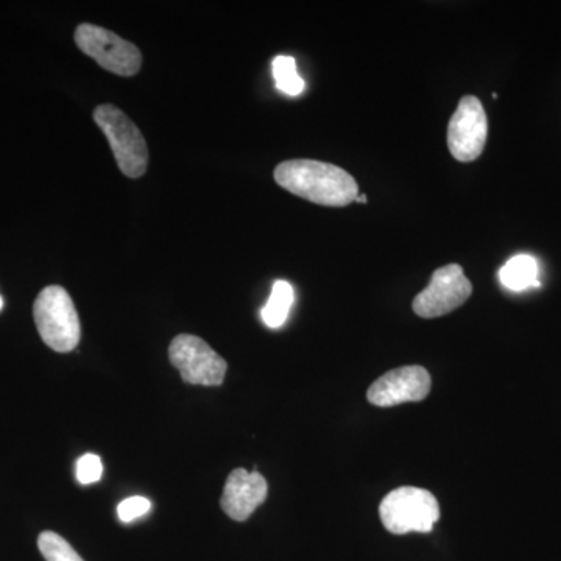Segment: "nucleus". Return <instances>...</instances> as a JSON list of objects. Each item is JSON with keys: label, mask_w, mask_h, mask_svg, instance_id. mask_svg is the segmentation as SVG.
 Here are the masks:
<instances>
[{"label": "nucleus", "mask_w": 561, "mask_h": 561, "mask_svg": "<svg viewBox=\"0 0 561 561\" xmlns=\"http://www.w3.org/2000/svg\"><path fill=\"white\" fill-rule=\"evenodd\" d=\"M273 176L283 190L316 205L343 208L359 197L356 180L330 162L284 161L276 165Z\"/></svg>", "instance_id": "f257e3e1"}, {"label": "nucleus", "mask_w": 561, "mask_h": 561, "mask_svg": "<svg viewBox=\"0 0 561 561\" xmlns=\"http://www.w3.org/2000/svg\"><path fill=\"white\" fill-rule=\"evenodd\" d=\"M33 319L43 342L57 353H70L81 337L79 313L68 290L49 286L39 291L33 305Z\"/></svg>", "instance_id": "f03ea898"}, {"label": "nucleus", "mask_w": 561, "mask_h": 561, "mask_svg": "<svg viewBox=\"0 0 561 561\" xmlns=\"http://www.w3.org/2000/svg\"><path fill=\"white\" fill-rule=\"evenodd\" d=\"M94 122L108 139L121 172L128 179H140L149 168V147L135 122L111 103L94 110Z\"/></svg>", "instance_id": "7ed1b4c3"}, {"label": "nucleus", "mask_w": 561, "mask_h": 561, "mask_svg": "<svg viewBox=\"0 0 561 561\" xmlns=\"http://www.w3.org/2000/svg\"><path fill=\"white\" fill-rule=\"evenodd\" d=\"M379 515L383 527L390 534H427L440 519V505L431 491L416 486H400L383 497L379 505Z\"/></svg>", "instance_id": "20e7f679"}, {"label": "nucleus", "mask_w": 561, "mask_h": 561, "mask_svg": "<svg viewBox=\"0 0 561 561\" xmlns=\"http://www.w3.org/2000/svg\"><path fill=\"white\" fill-rule=\"evenodd\" d=\"M73 38L87 57L116 76H136L142 66V54L135 44L99 25L80 24Z\"/></svg>", "instance_id": "39448f33"}, {"label": "nucleus", "mask_w": 561, "mask_h": 561, "mask_svg": "<svg viewBox=\"0 0 561 561\" xmlns=\"http://www.w3.org/2000/svg\"><path fill=\"white\" fill-rule=\"evenodd\" d=\"M169 359L192 386L219 387L227 375V362L197 335H176L169 346Z\"/></svg>", "instance_id": "423d86ee"}, {"label": "nucleus", "mask_w": 561, "mask_h": 561, "mask_svg": "<svg viewBox=\"0 0 561 561\" xmlns=\"http://www.w3.org/2000/svg\"><path fill=\"white\" fill-rule=\"evenodd\" d=\"M472 294L471 280L459 264H449L432 273L430 286L416 295L413 312L423 319H437L460 308Z\"/></svg>", "instance_id": "0eeeda50"}, {"label": "nucleus", "mask_w": 561, "mask_h": 561, "mask_svg": "<svg viewBox=\"0 0 561 561\" xmlns=\"http://www.w3.org/2000/svg\"><path fill=\"white\" fill-rule=\"evenodd\" d=\"M489 138V119L482 102L465 95L448 125V147L457 161L471 162L481 157Z\"/></svg>", "instance_id": "6e6552de"}, {"label": "nucleus", "mask_w": 561, "mask_h": 561, "mask_svg": "<svg viewBox=\"0 0 561 561\" xmlns=\"http://www.w3.org/2000/svg\"><path fill=\"white\" fill-rule=\"evenodd\" d=\"M432 387L430 371L419 365L394 368L376 379L367 398L376 408H393L404 402L426 400Z\"/></svg>", "instance_id": "1a4fd4ad"}, {"label": "nucleus", "mask_w": 561, "mask_h": 561, "mask_svg": "<svg viewBox=\"0 0 561 561\" xmlns=\"http://www.w3.org/2000/svg\"><path fill=\"white\" fill-rule=\"evenodd\" d=\"M268 485L256 470L238 468L228 476L221 494V511L234 522H245L267 500Z\"/></svg>", "instance_id": "9d476101"}, {"label": "nucleus", "mask_w": 561, "mask_h": 561, "mask_svg": "<svg viewBox=\"0 0 561 561\" xmlns=\"http://www.w3.org/2000/svg\"><path fill=\"white\" fill-rule=\"evenodd\" d=\"M538 276H540V265L530 254H518V256L512 257L500 272L502 286L513 291L537 287L540 284Z\"/></svg>", "instance_id": "9b49d317"}, {"label": "nucleus", "mask_w": 561, "mask_h": 561, "mask_svg": "<svg viewBox=\"0 0 561 561\" xmlns=\"http://www.w3.org/2000/svg\"><path fill=\"white\" fill-rule=\"evenodd\" d=\"M294 289L287 280H276L267 305L261 311L262 321L272 330L283 327L294 305Z\"/></svg>", "instance_id": "f8f14e48"}, {"label": "nucleus", "mask_w": 561, "mask_h": 561, "mask_svg": "<svg viewBox=\"0 0 561 561\" xmlns=\"http://www.w3.org/2000/svg\"><path fill=\"white\" fill-rule=\"evenodd\" d=\"M273 77H275L276 88L287 95H300L305 90V80L301 79L297 70V61L289 55H278L273 60Z\"/></svg>", "instance_id": "ddd939ff"}, {"label": "nucleus", "mask_w": 561, "mask_h": 561, "mask_svg": "<svg viewBox=\"0 0 561 561\" xmlns=\"http://www.w3.org/2000/svg\"><path fill=\"white\" fill-rule=\"evenodd\" d=\"M38 548L46 561H84L76 549L55 531H43L38 538Z\"/></svg>", "instance_id": "4468645a"}, {"label": "nucleus", "mask_w": 561, "mask_h": 561, "mask_svg": "<svg viewBox=\"0 0 561 561\" xmlns=\"http://www.w3.org/2000/svg\"><path fill=\"white\" fill-rule=\"evenodd\" d=\"M102 472L103 465L101 457L95 456V454H84V456H81L79 461H77V479H79V482L83 483V485H90V483L101 481Z\"/></svg>", "instance_id": "2eb2a0df"}, {"label": "nucleus", "mask_w": 561, "mask_h": 561, "mask_svg": "<svg viewBox=\"0 0 561 561\" xmlns=\"http://www.w3.org/2000/svg\"><path fill=\"white\" fill-rule=\"evenodd\" d=\"M150 507L151 504L147 497L133 496L121 502L119 507H117V515H119L122 523H131L133 519H138L149 513Z\"/></svg>", "instance_id": "dca6fc26"}, {"label": "nucleus", "mask_w": 561, "mask_h": 561, "mask_svg": "<svg viewBox=\"0 0 561 561\" xmlns=\"http://www.w3.org/2000/svg\"><path fill=\"white\" fill-rule=\"evenodd\" d=\"M356 202L367 203V197H365V195L362 194V195H359V197L356 198Z\"/></svg>", "instance_id": "f3484780"}, {"label": "nucleus", "mask_w": 561, "mask_h": 561, "mask_svg": "<svg viewBox=\"0 0 561 561\" xmlns=\"http://www.w3.org/2000/svg\"><path fill=\"white\" fill-rule=\"evenodd\" d=\"M3 301L2 298H0V311H2Z\"/></svg>", "instance_id": "a211bd4d"}]
</instances>
